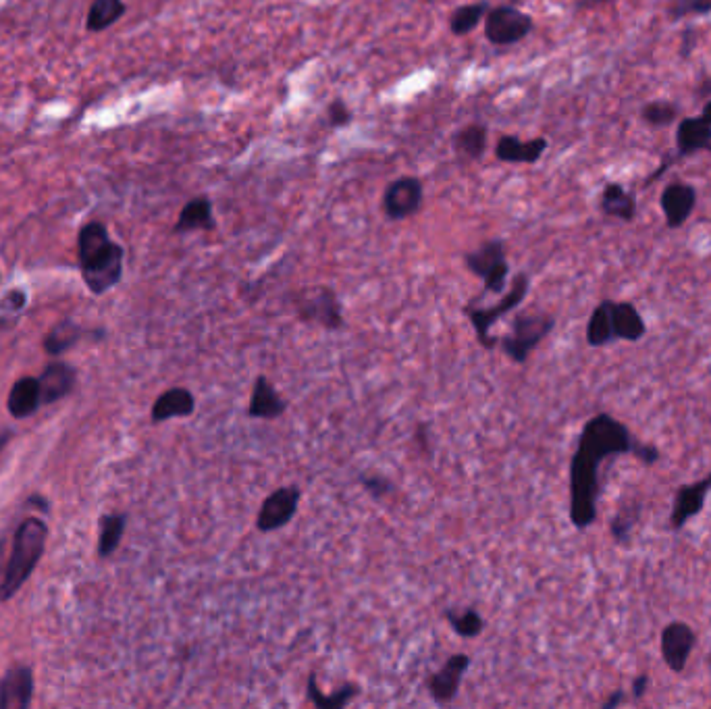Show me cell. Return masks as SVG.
Listing matches in <instances>:
<instances>
[{
	"label": "cell",
	"mask_w": 711,
	"mask_h": 709,
	"mask_svg": "<svg viewBox=\"0 0 711 709\" xmlns=\"http://www.w3.org/2000/svg\"><path fill=\"white\" fill-rule=\"evenodd\" d=\"M620 456H635L645 466L662 460L660 448L637 439L630 427L610 412H597L585 423L570 458V522L576 531L583 533L597 522L601 466Z\"/></svg>",
	"instance_id": "6da1fadb"
},
{
	"label": "cell",
	"mask_w": 711,
	"mask_h": 709,
	"mask_svg": "<svg viewBox=\"0 0 711 709\" xmlns=\"http://www.w3.org/2000/svg\"><path fill=\"white\" fill-rule=\"evenodd\" d=\"M123 248L111 240L109 229L100 221H90L77 235V258L88 290L96 296L107 294L123 277Z\"/></svg>",
	"instance_id": "7a4b0ae2"
},
{
	"label": "cell",
	"mask_w": 711,
	"mask_h": 709,
	"mask_svg": "<svg viewBox=\"0 0 711 709\" xmlns=\"http://www.w3.org/2000/svg\"><path fill=\"white\" fill-rule=\"evenodd\" d=\"M46 535L48 529L40 518H28L19 524L13 541V554L5 568L3 583H0V601H9L28 583L44 554Z\"/></svg>",
	"instance_id": "3957f363"
},
{
	"label": "cell",
	"mask_w": 711,
	"mask_h": 709,
	"mask_svg": "<svg viewBox=\"0 0 711 709\" xmlns=\"http://www.w3.org/2000/svg\"><path fill=\"white\" fill-rule=\"evenodd\" d=\"M531 290V277L526 275V273H518L510 285V290L504 294V298L499 300L497 304L493 306H477L474 302H470L468 306H464V314L468 317V321L472 323L474 327V333H477V339H479V344L485 348V350H493L499 346V337H493L491 335V329L495 327V323L506 317L508 312L516 310L526 294H529Z\"/></svg>",
	"instance_id": "277c9868"
},
{
	"label": "cell",
	"mask_w": 711,
	"mask_h": 709,
	"mask_svg": "<svg viewBox=\"0 0 711 709\" xmlns=\"http://www.w3.org/2000/svg\"><path fill=\"white\" fill-rule=\"evenodd\" d=\"M556 329V317L547 312H520L510 333L499 337V348L516 364H524L543 339Z\"/></svg>",
	"instance_id": "5b68a950"
},
{
	"label": "cell",
	"mask_w": 711,
	"mask_h": 709,
	"mask_svg": "<svg viewBox=\"0 0 711 709\" xmlns=\"http://www.w3.org/2000/svg\"><path fill=\"white\" fill-rule=\"evenodd\" d=\"M466 269L483 279V296L485 294H504L510 277V262L506 254V244L502 240H489L477 250L466 252L464 256Z\"/></svg>",
	"instance_id": "8992f818"
},
{
	"label": "cell",
	"mask_w": 711,
	"mask_h": 709,
	"mask_svg": "<svg viewBox=\"0 0 711 709\" xmlns=\"http://www.w3.org/2000/svg\"><path fill=\"white\" fill-rule=\"evenodd\" d=\"M296 314L302 323L321 325L329 331L344 327V310L341 302L331 287H312L302 292L294 302Z\"/></svg>",
	"instance_id": "52a82bcc"
},
{
	"label": "cell",
	"mask_w": 711,
	"mask_h": 709,
	"mask_svg": "<svg viewBox=\"0 0 711 709\" xmlns=\"http://www.w3.org/2000/svg\"><path fill=\"white\" fill-rule=\"evenodd\" d=\"M535 28V21L512 5L489 9L485 15V36L495 46H512L522 42Z\"/></svg>",
	"instance_id": "ba28073f"
},
{
	"label": "cell",
	"mask_w": 711,
	"mask_h": 709,
	"mask_svg": "<svg viewBox=\"0 0 711 709\" xmlns=\"http://www.w3.org/2000/svg\"><path fill=\"white\" fill-rule=\"evenodd\" d=\"M302 502V489L298 485H285L267 495L256 514V531L275 533L285 529L298 514Z\"/></svg>",
	"instance_id": "9c48e42d"
},
{
	"label": "cell",
	"mask_w": 711,
	"mask_h": 709,
	"mask_svg": "<svg viewBox=\"0 0 711 709\" xmlns=\"http://www.w3.org/2000/svg\"><path fill=\"white\" fill-rule=\"evenodd\" d=\"M695 645H697V633L689 622L672 620L662 628L660 653L670 672L682 674L687 670Z\"/></svg>",
	"instance_id": "30bf717a"
},
{
	"label": "cell",
	"mask_w": 711,
	"mask_h": 709,
	"mask_svg": "<svg viewBox=\"0 0 711 709\" xmlns=\"http://www.w3.org/2000/svg\"><path fill=\"white\" fill-rule=\"evenodd\" d=\"M425 188L416 177H400L391 181L383 192V213L389 221H404L423 208Z\"/></svg>",
	"instance_id": "8fae6325"
},
{
	"label": "cell",
	"mask_w": 711,
	"mask_h": 709,
	"mask_svg": "<svg viewBox=\"0 0 711 709\" xmlns=\"http://www.w3.org/2000/svg\"><path fill=\"white\" fill-rule=\"evenodd\" d=\"M709 493H711V472L693 483L680 485L674 491V502H672V512H670V531L678 533L687 527L689 520L697 518L707 504Z\"/></svg>",
	"instance_id": "7c38bea8"
},
{
	"label": "cell",
	"mask_w": 711,
	"mask_h": 709,
	"mask_svg": "<svg viewBox=\"0 0 711 709\" xmlns=\"http://www.w3.org/2000/svg\"><path fill=\"white\" fill-rule=\"evenodd\" d=\"M468 668H470V658L466 653L450 655V658L445 660V664L437 672H433L427 680V689L433 701L439 705H450L460 693L462 680Z\"/></svg>",
	"instance_id": "4fadbf2b"
},
{
	"label": "cell",
	"mask_w": 711,
	"mask_h": 709,
	"mask_svg": "<svg viewBox=\"0 0 711 709\" xmlns=\"http://www.w3.org/2000/svg\"><path fill=\"white\" fill-rule=\"evenodd\" d=\"M660 206L668 229H680L695 213L697 188L687 181H670L660 194Z\"/></svg>",
	"instance_id": "5bb4252c"
},
{
	"label": "cell",
	"mask_w": 711,
	"mask_h": 709,
	"mask_svg": "<svg viewBox=\"0 0 711 709\" xmlns=\"http://www.w3.org/2000/svg\"><path fill=\"white\" fill-rule=\"evenodd\" d=\"M287 408L289 404L279 389L265 375H258L250 393L248 416L256 420H277L287 412Z\"/></svg>",
	"instance_id": "9a60e30c"
},
{
	"label": "cell",
	"mask_w": 711,
	"mask_h": 709,
	"mask_svg": "<svg viewBox=\"0 0 711 709\" xmlns=\"http://www.w3.org/2000/svg\"><path fill=\"white\" fill-rule=\"evenodd\" d=\"M32 697L34 672L30 668H11L0 680V709H28Z\"/></svg>",
	"instance_id": "2e32d148"
},
{
	"label": "cell",
	"mask_w": 711,
	"mask_h": 709,
	"mask_svg": "<svg viewBox=\"0 0 711 709\" xmlns=\"http://www.w3.org/2000/svg\"><path fill=\"white\" fill-rule=\"evenodd\" d=\"M711 152V125L701 117H684L676 125V159Z\"/></svg>",
	"instance_id": "e0dca14e"
},
{
	"label": "cell",
	"mask_w": 711,
	"mask_h": 709,
	"mask_svg": "<svg viewBox=\"0 0 711 709\" xmlns=\"http://www.w3.org/2000/svg\"><path fill=\"white\" fill-rule=\"evenodd\" d=\"M545 138L520 140L516 136H502L495 146V156L502 163L510 165H535L541 161V156L547 150Z\"/></svg>",
	"instance_id": "ac0fdd59"
},
{
	"label": "cell",
	"mask_w": 711,
	"mask_h": 709,
	"mask_svg": "<svg viewBox=\"0 0 711 709\" xmlns=\"http://www.w3.org/2000/svg\"><path fill=\"white\" fill-rule=\"evenodd\" d=\"M196 412L194 393L186 387H171L163 391L152 404V423H167L171 418H188Z\"/></svg>",
	"instance_id": "d6986e66"
},
{
	"label": "cell",
	"mask_w": 711,
	"mask_h": 709,
	"mask_svg": "<svg viewBox=\"0 0 711 709\" xmlns=\"http://www.w3.org/2000/svg\"><path fill=\"white\" fill-rule=\"evenodd\" d=\"M599 210L610 219H618L622 223H632L637 219V213H639L637 196L628 192L622 183L610 181V183H605V188L601 192Z\"/></svg>",
	"instance_id": "ffe728a7"
},
{
	"label": "cell",
	"mask_w": 711,
	"mask_h": 709,
	"mask_svg": "<svg viewBox=\"0 0 711 709\" xmlns=\"http://www.w3.org/2000/svg\"><path fill=\"white\" fill-rule=\"evenodd\" d=\"M217 227L213 200L208 196H196L186 202L177 217L173 233H192V231H213Z\"/></svg>",
	"instance_id": "44dd1931"
},
{
	"label": "cell",
	"mask_w": 711,
	"mask_h": 709,
	"mask_svg": "<svg viewBox=\"0 0 711 709\" xmlns=\"http://www.w3.org/2000/svg\"><path fill=\"white\" fill-rule=\"evenodd\" d=\"M612 319H614V333L618 341H628V344H637L647 335V323L643 314L632 302H616L612 306Z\"/></svg>",
	"instance_id": "7402d4cb"
},
{
	"label": "cell",
	"mask_w": 711,
	"mask_h": 709,
	"mask_svg": "<svg viewBox=\"0 0 711 709\" xmlns=\"http://www.w3.org/2000/svg\"><path fill=\"white\" fill-rule=\"evenodd\" d=\"M38 383H40L42 404H55L57 400L65 398L67 393L73 389L75 371L71 369L69 364L55 362V364H50L48 369L42 373Z\"/></svg>",
	"instance_id": "603a6c76"
},
{
	"label": "cell",
	"mask_w": 711,
	"mask_h": 709,
	"mask_svg": "<svg viewBox=\"0 0 711 709\" xmlns=\"http://www.w3.org/2000/svg\"><path fill=\"white\" fill-rule=\"evenodd\" d=\"M612 306H614V300H601L593 308L589 323H587V331H585L587 344L591 348H605V346H612L614 341H618L616 333H614Z\"/></svg>",
	"instance_id": "cb8c5ba5"
},
{
	"label": "cell",
	"mask_w": 711,
	"mask_h": 709,
	"mask_svg": "<svg viewBox=\"0 0 711 709\" xmlns=\"http://www.w3.org/2000/svg\"><path fill=\"white\" fill-rule=\"evenodd\" d=\"M360 693H362L360 685H356V682H346L344 687H339L331 695H323V691L319 689V682H316V674L314 672L308 676V682H306V695H308L310 703L314 707H319V709H344Z\"/></svg>",
	"instance_id": "d4e9b609"
},
{
	"label": "cell",
	"mask_w": 711,
	"mask_h": 709,
	"mask_svg": "<svg viewBox=\"0 0 711 709\" xmlns=\"http://www.w3.org/2000/svg\"><path fill=\"white\" fill-rule=\"evenodd\" d=\"M40 404H42V398H40V383H38V379L23 377L11 387L7 406H9V412L15 418L32 416L38 410Z\"/></svg>",
	"instance_id": "484cf974"
},
{
	"label": "cell",
	"mask_w": 711,
	"mask_h": 709,
	"mask_svg": "<svg viewBox=\"0 0 711 709\" xmlns=\"http://www.w3.org/2000/svg\"><path fill=\"white\" fill-rule=\"evenodd\" d=\"M643 516V504L639 500H628L624 502L614 518L610 520V535L616 545H628L632 539V533L639 527Z\"/></svg>",
	"instance_id": "4316f807"
},
{
	"label": "cell",
	"mask_w": 711,
	"mask_h": 709,
	"mask_svg": "<svg viewBox=\"0 0 711 709\" xmlns=\"http://www.w3.org/2000/svg\"><path fill=\"white\" fill-rule=\"evenodd\" d=\"M443 618L462 639H477L485 630V618L474 608H445Z\"/></svg>",
	"instance_id": "83f0119b"
},
{
	"label": "cell",
	"mask_w": 711,
	"mask_h": 709,
	"mask_svg": "<svg viewBox=\"0 0 711 709\" xmlns=\"http://www.w3.org/2000/svg\"><path fill=\"white\" fill-rule=\"evenodd\" d=\"M125 11L127 7L123 0H94L86 17V30L94 34L109 30L125 15Z\"/></svg>",
	"instance_id": "f1b7e54d"
},
{
	"label": "cell",
	"mask_w": 711,
	"mask_h": 709,
	"mask_svg": "<svg viewBox=\"0 0 711 709\" xmlns=\"http://www.w3.org/2000/svg\"><path fill=\"white\" fill-rule=\"evenodd\" d=\"M452 144L460 156L477 161L487 150V127L479 123L466 125L460 131H456Z\"/></svg>",
	"instance_id": "f546056e"
},
{
	"label": "cell",
	"mask_w": 711,
	"mask_h": 709,
	"mask_svg": "<svg viewBox=\"0 0 711 709\" xmlns=\"http://www.w3.org/2000/svg\"><path fill=\"white\" fill-rule=\"evenodd\" d=\"M127 527V516L125 514H109L102 516L100 520V539H98V556L109 558L115 554L123 533Z\"/></svg>",
	"instance_id": "4dcf8cb0"
},
{
	"label": "cell",
	"mask_w": 711,
	"mask_h": 709,
	"mask_svg": "<svg viewBox=\"0 0 711 709\" xmlns=\"http://www.w3.org/2000/svg\"><path fill=\"white\" fill-rule=\"evenodd\" d=\"M489 3L481 0V3H470V5H462L452 13L450 19V32L454 36H466L472 30H477L481 21L485 19V15L489 13Z\"/></svg>",
	"instance_id": "1f68e13d"
},
{
	"label": "cell",
	"mask_w": 711,
	"mask_h": 709,
	"mask_svg": "<svg viewBox=\"0 0 711 709\" xmlns=\"http://www.w3.org/2000/svg\"><path fill=\"white\" fill-rule=\"evenodd\" d=\"M641 121L653 129H664L678 121L680 107L672 100H651L641 107Z\"/></svg>",
	"instance_id": "d6a6232c"
},
{
	"label": "cell",
	"mask_w": 711,
	"mask_h": 709,
	"mask_svg": "<svg viewBox=\"0 0 711 709\" xmlns=\"http://www.w3.org/2000/svg\"><path fill=\"white\" fill-rule=\"evenodd\" d=\"M79 335H82V329L73 323H61L55 329H52L46 339H44V350L50 356H59L65 350H69L73 344H77Z\"/></svg>",
	"instance_id": "836d02e7"
},
{
	"label": "cell",
	"mask_w": 711,
	"mask_h": 709,
	"mask_svg": "<svg viewBox=\"0 0 711 709\" xmlns=\"http://www.w3.org/2000/svg\"><path fill=\"white\" fill-rule=\"evenodd\" d=\"M711 13V0H674L668 9V17L672 21L687 19V17H703Z\"/></svg>",
	"instance_id": "e575fe53"
},
{
	"label": "cell",
	"mask_w": 711,
	"mask_h": 709,
	"mask_svg": "<svg viewBox=\"0 0 711 709\" xmlns=\"http://www.w3.org/2000/svg\"><path fill=\"white\" fill-rule=\"evenodd\" d=\"M358 481H360L362 489L368 495H373L375 500H385V497H389L395 491L393 483L387 477L377 475V472H373V475H368V472H362V475L358 477Z\"/></svg>",
	"instance_id": "d590c367"
},
{
	"label": "cell",
	"mask_w": 711,
	"mask_h": 709,
	"mask_svg": "<svg viewBox=\"0 0 711 709\" xmlns=\"http://www.w3.org/2000/svg\"><path fill=\"white\" fill-rule=\"evenodd\" d=\"M327 121L331 127H348L352 123V111L348 104L341 98H335L327 107Z\"/></svg>",
	"instance_id": "8d00e7d4"
},
{
	"label": "cell",
	"mask_w": 711,
	"mask_h": 709,
	"mask_svg": "<svg viewBox=\"0 0 711 709\" xmlns=\"http://www.w3.org/2000/svg\"><path fill=\"white\" fill-rule=\"evenodd\" d=\"M649 687H651V676H649L647 672H643V674L635 676V680L630 682V697H632V701H641V699H645V695H647Z\"/></svg>",
	"instance_id": "74e56055"
},
{
	"label": "cell",
	"mask_w": 711,
	"mask_h": 709,
	"mask_svg": "<svg viewBox=\"0 0 711 709\" xmlns=\"http://www.w3.org/2000/svg\"><path fill=\"white\" fill-rule=\"evenodd\" d=\"M0 306H5L9 310H21L25 306V294L21 290H15V292H9L7 298L3 300V304Z\"/></svg>",
	"instance_id": "f35d334b"
},
{
	"label": "cell",
	"mask_w": 711,
	"mask_h": 709,
	"mask_svg": "<svg viewBox=\"0 0 711 709\" xmlns=\"http://www.w3.org/2000/svg\"><path fill=\"white\" fill-rule=\"evenodd\" d=\"M624 701H626V691L624 689H616V691L610 693L608 699L601 703V709H618Z\"/></svg>",
	"instance_id": "ab89813d"
},
{
	"label": "cell",
	"mask_w": 711,
	"mask_h": 709,
	"mask_svg": "<svg viewBox=\"0 0 711 709\" xmlns=\"http://www.w3.org/2000/svg\"><path fill=\"white\" fill-rule=\"evenodd\" d=\"M610 3H614V0H578L576 9H595V7L610 5Z\"/></svg>",
	"instance_id": "60d3db41"
},
{
	"label": "cell",
	"mask_w": 711,
	"mask_h": 709,
	"mask_svg": "<svg viewBox=\"0 0 711 709\" xmlns=\"http://www.w3.org/2000/svg\"><path fill=\"white\" fill-rule=\"evenodd\" d=\"M701 119H705L709 125H711V100H707L705 102V107H703V111H701V115H699Z\"/></svg>",
	"instance_id": "b9f144b4"
},
{
	"label": "cell",
	"mask_w": 711,
	"mask_h": 709,
	"mask_svg": "<svg viewBox=\"0 0 711 709\" xmlns=\"http://www.w3.org/2000/svg\"><path fill=\"white\" fill-rule=\"evenodd\" d=\"M9 437H11V433H9V431H0V450L5 448L7 441H9Z\"/></svg>",
	"instance_id": "7bdbcfd3"
},
{
	"label": "cell",
	"mask_w": 711,
	"mask_h": 709,
	"mask_svg": "<svg viewBox=\"0 0 711 709\" xmlns=\"http://www.w3.org/2000/svg\"><path fill=\"white\" fill-rule=\"evenodd\" d=\"M0 574L5 576V564H3V543H0Z\"/></svg>",
	"instance_id": "ee69618b"
},
{
	"label": "cell",
	"mask_w": 711,
	"mask_h": 709,
	"mask_svg": "<svg viewBox=\"0 0 711 709\" xmlns=\"http://www.w3.org/2000/svg\"><path fill=\"white\" fill-rule=\"evenodd\" d=\"M707 668H709V672H711V649H709V653H707Z\"/></svg>",
	"instance_id": "f6af8a7d"
}]
</instances>
